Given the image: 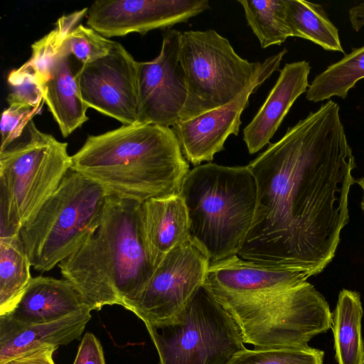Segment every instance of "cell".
Returning a JSON list of instances; mask_svg holds the SVG:
<instances>
[{
	"label": "cell",
	"mask_w": 364,
	"mask_h": 364,
	"mask_svg": "<svg viewBox=\"0 0 364 364\" xmlns=\"http://www.w3.org/2000/svg\"><path fill=\"white\" fill-rule=\"evenodd\" d=\"M247 166L257 204L237 255L309 277L322 272L348 222L354 183L355 158L338 105L322 104Z\"/></svg>",
	"instance_id": "6da1fadb"
},
{
	"label": "cell",
	"mask_w": 364,
	"mask_h": 364,
	"mask_svg": "<svg viewBox=\"0 0 364 364\" xmlns=\"http://www.w3.org/2000/svg\"><path fill=\"white\" fill-rule=\"evenodd\" d=\"M159 264L145 239L141 203L107 195L96 226L58 266L92 310L139 298Z\"/></svg>",
	"instance_id": "7a4b0ae2"
},
{
	"label": "cell",
	"mask_w": 364,
	"mask_h": 364,
	"mask_svg": "<svg viewBox=\"0 0 364 364\" xmlns=\"http://www.w3.org/2000/svg\"><path fill=\"white\" fill-rule=\"evenodd\" d=\"M70 168L139 203L179 195L188 164L172 128L136 123L88 136Z\"/></svg>",
	"instance_id": "3957f363"
},
{
	"label": "cell",
	"mask_w": 364,
	"mask_h": 364,
	"mask_svg": "<svg viewBox=\"0 0 364 364\" xmlns=\"http://www.w3.org/2000/svg\"><path fill=\"white\" fill-rule=\"evenodd\" d=\"M179 195L188 212V236L210 262L237 255L257 204V183L248 167L199 165L188 171Z\"/></svg>",
	"instance_id": "277c9868"
},
{
	"label": "cell",
	"mask_w": 364,
	"mask_h": 364,
	"mask_svg": "<svg viewBox=\"0 0 364 364\" xmlns=\"http://www.w3.org/2000/svg\"><path fill=\"white\" fill-rule=\"evenodd\" d=\"M107 195L101 186L70 168L19 230L31 267L43 273L70 256L97 224Z\"/></svg>",
	"instance_id": "5b68a950"
},
{
	"label": "cell",
	"mask_w": 364,
	"mask_h": 364,
	"mask_svg": "<svg viewBox=\"0 0 364 364\" xmlns=\"http://www.w3.org/2000/svg\"><path fill=\"white\" fill-rule=\"evenodd\" d=\"M28 138L0 152V237L19 233L70 168L68 144L42 132L31 119Z\"/></svg>",
	"instance_id": "8992f818"
},
{
	"label": "cell",
	"mask_w": 364,
	"mask_h": 364,
	"mask_svg": "<svg viewBox=\"0 0 364 364\" xmlns=\"http://www.w3.org/2000/svg\"><path fill=\"white\" fill-rule=\"evenodd\" d=\"M145 326L159 364H228L246 348L240 326L203 284L173 317Z\"/></svg>",
	"instance_id": "52a82bcc"
},
{
	"label": "cell",
	"mask_w": 364,
	"mask_h": 364,
	"mask_svg": "<svg viewBox=\"0 0 364 364\" xmlns=\"http://www.w3.org/2000/svg\"><path fill=\"white\" fill-rule=\"evenodd\" d=\"M240 326L244 343L257 349L301 348L331 328L325 297L308 282L267 295L221 303Z\"/></svg>",
	"instance_id": "ba28073f"
},
{
	"label": "cell",
	"mask_w": 364,
	"mask_h": 364,
	"mask_svg": "<svg viewBox=\"0 0 364 364\" xmlns=\"http://www.w3.org/2000/svg\"><path fill=\"white\" fill-rule=\"evenodd\" d=\"M180 61L187 87L181 120L231 102L250 83L262 63L242 58L213 29L183 32Z\"/></svg>",
	"instance_id": "9c48e42d"
},
{
	"label": "cell",
	"mask_w": 364,
	"mask_h": 364,
	"mask_svg": "<svg viewBox=\"0 0 364 364\" xmlns=\"http://www.w3.org/2000/svg\"><path fill=\"white\" fill-rule=\"evenodd\" d=\"M210 262L204 251L188 237L164 256L129 310L145 325L173 317L204 284Z\"/></svg>",
	"instance_id": "30bf717a"
},
{
	"label": "cell",
	"mask_w": 364,
	"mask_h": 364,
	"mask_svg": "<svg viewBox=\"0 0 364 364\" xmlns=\"http://www.w3.org/2000/svg\"><path fill=\"white\" fill-rule=\"evenodd\" d=\"M138 62L116 42L106 55L76 73L83 102L123 125L138 122Z\"/></svg>",
	"instance_id": "8fae6325"
},
{
	"label": "cell",
	"mask_w": 364,
	"mask_h": 364,
	"mask_svg": "<svg viewBox=\"0 0 364 364\" xmlns=\"http://www.w3.org/2000/svg\"><path fill=\"white\" fill-rule=\"evenodd\" d=\"M182 33H162L159 55L153 60L138 62V122L169 127L179 119L187 97L184 71L180 61Z\"/></svg>",
	"instance_id": "7c38bea8"
},
{
	"label": "cell",
	"mask_w": 364,
	"mask_h": 364,
	"mask_svg": "<svg viewBox=\"0 0 364 364\" xmlns=\"http://www.w3.org/2000/svg\"><path fill=\"white\" fill-rule=\"evenodd\" d=\"M287 50L284 48L262 62L250 83L229 103L186 120L179 119L173 131L177 136L184 157L194 165L211 161L224 149L230 134L237 135L240 117L249 105L251 94L272 74L279 70Z\"/></svg>",
	"instance_id": "4fadbf2b"
},
{
	"label": "cell",
	"mask_w": 364,
	"mask_h": 364,
	"mask_svg": "<svg viewBox=\"0 0 364 364\" xmlns=\"http://www.w3.org/2000/svg\"><path fill=\"white\" fill-rule=\"evenodd\" d=\"M209 9L208 0H97L88 8L86 23L107 38L145 35L186 23Z\"/></svg>",
	"instance_id": "5bb4252c"
},
{
	"label": "cell",
	"mask_w": 364,
	"mask_h": 364,
	"mask_svg": "<svg viewBox=\"0 0 364 364\" xmlns=\"http://www.w3.org/2000/svg\"><path fill=\"white\" fill-rule=\"evenodd\" d=\"M309 277L302 272L251 262L236 255L210 262L203 285L223 303L288 290Z\"/></svg>",
	"instance_id": "9a60e30c"
},
{
	"label": "cell",
	"mask_w": 364,
	"mask_h": 364,
	"mask_svg": "<svg viewBox=\"0 0 364 364\" xmlns=\"http://www.w3.org/2000/svg\"><path fill=\"white\" fill-rule=\"evenodd\" d=\"M311 66L301 60L286 63L266 100L243 130V140L250 154L269 143L296 100L306 92Z\"/></svg>",
	"instance_id": "2e32d148"
},
{
	"label": "cell",
	"mask_w": 364,
	"mask_h": 364,
	"mask_svg": "<svg viewBox=\"0 0 364 364\" xmlns=\"http://www.w3.org/2000/svg\"><path fill=\"white\" fill-rule=\"evenodd\" d=\"M91 311L86 306L57 321L29 326L0 316V364L39 348L67 345L79 339L91 319Z\"/></svg>",
	"instance_id": "e0dca14e"
},
{
	"label": "cell",
	"mask_w": 364,
	"mask_h": 364,
	"mask_svg": "<svg viewBox=\"0 0 364 364\" xmlns=\"http://www.w3.org/2000/svg\"><path fill=\"white\" fill-rule=\"evenodd\" d=\"M87 306L75 287L65 279L33 277L14 309L6 316L24 326L60 319Z\"/></svg>",
	"instance_id": "ac0fdd59"
},
{
	"label": "cell",
	"mask_w": 364,
	"mask_h": 364,
	"mask_svg": "<svg viewBox=\"0 0 364 364\" xmlns=\"http://www.w3.org/2000/svg\"><path fill=\"white\" fill-rule=\"evenodd\" d=\"M146 244L159 264L188 237V216L180 195L154 198L141 203Z\"/></svg>",
	"instance_id": "d6986e66"
},
{
	"label": "cell",
	"mask_w": 364,
	"mask_h": 364,
	"mask_svg": "<svg viewBox=\"0 0 364 364\" xmlns=\"http://www.w3.org/2000/svg\"><path fill=\"white\" fill-rule=\"evenodd\" d=\"M40 88L43 100L63 137L68 136L87 121L86 112L88 107L82 99L70 56L58 55L47 80Z\"/></svg>",
	"instance_id": "ffe728a7"
},
{
	"label": "cell",
	"mask_w": 364,
	"mask_h": 364,
	"mask_svg": "<svg viewBox=\"0 0 364 364\" xmlns=\"http://www.w3.org/2000/svg\"><path fill=\"white\" fill-rule=\"evenodd\" d=\"M363 309L360 294L343 289L332 312L335 358L338 364H364V341L361 333Z\"/></svg>",
	"instance_id": "44dd1931"
},
{
	"label": "cell",
	"mask_w": 364,
	"mask_h": 364,
	"mask_svg": "<svg viewBox=\"0 0 364 364\" xmlns=\"http://www.w3.org/2000/svg\"><path fill=\"white\" fill-rule=\"evenodd\" d=\"M286 1V21L291 36L310 41L328 51L341 52L338 30L321 4L304 0Z\"/></svg>",
	"instance_id": "7402d4cb"
},
{
	"label": "cell",
	"mask_w": 364,
	"mask_h": 364,
	"mask_svg": "<svg viewBox=\"0 0 364 364\" xmlns=\"http://www.w3.org/2000/svg\"><path fill=\"white\" fill-rule=\"evenodd\" d=\"M31 264L19 233L0 237V316L11 312L29 285Z\"/></svg>",
	"instance_id": "603a6c76"
},
{
	"label": "cell",
	"mask_w": 364,
	"mask_h": 364,
	"mask_svg": "<svg viewBox=\"0 0 364 364\" xmlns=\"http://www.w3.org/2000/svg\"><path fill=\"white\" fill-rule=\"evenodd\" d=\"M364 78V46L352 51L318 74L306 91V99L313 102L332 97L345 99L356 82Z\"/></svg>",
	"instance_id": "cb8c5ba5"
},
{
	"label": "cell",
	"mask_w": 364,
	"mask_h": 364,
	"mask_svg": "<svg viewBox=\"0 0 364 364\" xmlns=\"http://www.w3.org/2000/svg\"><path fill=\"white\" fill-rule=\"evenodd\" d=\"M83 17L84 14L80 11L61 16L57 21L53 30L32 44L31 58L10 73L14 75H28L41 87L48 77L64 38L76 27V24Z\"/></svg>",
	"instance_id": "d4e9b609"
},
{
	"label": "cell",
	"mask_w": 364,
	"mask_h": 364,
	"mask_svg": "<svg viewBox=\"0 0 364 364\" xmlns=\"http://www.w3.org/2000/svg\"><path fill=\"white\" fill-rule=\"evenodd\" d=\"M261 47L280 45L292 36L286 21L285 0H237Z\"/></svg>",
	"instance_id": "484cf974"
},
{
	"label": "cell",
	"mask_w": 364,
	"mask_h": 364,
	"mask_svg": "<svg viewBox=\"0 0 364 364\" xmlns=\"http://www.w3.org/2000/svg\"><path fill=\"white\" fill-rule=\"evenodd\" d=\"M323 350L309 346L278 349L245 348L228 364H323Z\"/></svg>",
	"instance_id": "4316f807"
},
{
	"label": "cell",
	"mask_w": 364,
	"mask_h": 364,
	"mask_svg": "<svg viewBox=\"0 0 364 364\" xmlns=\"http://www.w3.org/2000/svg\"><path fill=\"white\" fill-rule=\"evenodd\" d=\"M114 43L94 29L80 24L64 38L58 55H73L84 65L108 54Z\"/></svg>",
	"instance_id": "83f0119b"
},
{
	"label": "cell",
	"mask_w": 364,
	"mask_h": 364,
	"mask_svg": "<svg viewBox=\"0 0 364 364\" xmlns=\"http://www.w3.org/2000/svg\"><path fill=\"white\" fill-rule=\"evenodd\" d=\"M41 110L30 105L13 104L3 112L1 120L0 152L8 149L21 136L32 117Z\"/></svg>",
	"instance_id": "f1b7e54d"
},
{
	"label": "cell",
	"mask_w": 364,
	"mask_h": 364,
	"mask_svg": "<svg viewBox=\"0 0 364 364\" xmlns=\"http://www.w3.org/2000/svg\"><path fill=\"white\" fill-rule=\"evenodd\" d=\"M8 82L11 87L6 100L13 104L26 105L42 109L43 97L41 90L33 79L28 75L9 74Z\"/></svg>",
	"instance_id": "f546056e"
},
{
	"label": "cell",
	"mask_w": 364,
	"mask_h": 364,
	"mask_svg": "<svg viewBox=\"0 0 364 364\" xmlns=\"http://www.w3.org/2000/svg\"><path fill=\"white\" fill-rule=\"evenodd\" d=\"M73 364H105L102 346L94 334L83 336Z\"/></svg>",
	"instance_id": "4dcf8cb0"
},
{
	"label": "cell",
	"mask_w": 364,
	"mask_h": 364,
	"mask_svg": "<svg viewBox=\"0 0 364 364\" xmlns=\"http://www.w3.org/2000/svg\"><path fill=\"white\" fill-rule=\"evenodd\" d=\"M58 348V346H54L39 348L6 364H55L53 359V354Z\"/></svg>",
	"instance_id": "1f68e13d"
},
{
	"label": "cell",
	"mask_w": 364,
	"mask_h": 364,
	"mask_svg": "<svg viewBox=\"0 0 364 364\" xmlns=\"http://www.w3.org/2000/svg\"><path fill=\"white\" fill-rule=\"evenodd\" d=\"M348 17L353 29L360 31L364 26V2L352 6L349 9Z\"/></svg>",
	"instance_id": "d6a6232c"
},
{
	"label": "cell",
	"mask_w": 364,
	"mask_h": 364,
	"mask_svg": "<svg viewBox=\"0 0 364 364\" xmlns=\"http://www.w3.org/2000/svg\"><path fill=\"white\" fill-rule=\"evenodd\" d=\"M356 183L360 186V187L362 189L363 196H362V200H361V203H360V206H361V209L364 213V177L359 178L356 181Z\"/></svg>",
	"instance_id": "836d02e7"
}]
</instances>
